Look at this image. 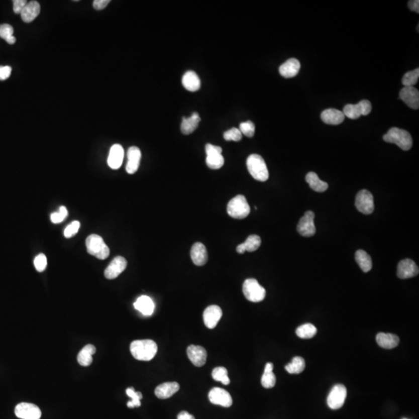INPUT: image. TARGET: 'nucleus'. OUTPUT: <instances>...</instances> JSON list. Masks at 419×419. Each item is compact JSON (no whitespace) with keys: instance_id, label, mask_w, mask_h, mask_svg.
Returning <instances> with one entry per match:
<instances>
[{"instance_id":"1","label":"nucleus","mask_w":419,"mask_h":419,"mask_svg":"<svg viewBox=\"0 0 419 419\" xmlns=\"http://www.w3.org/2000/svg\"><path fill=\"white\" fill-rule=\"evenodd\" d=\"M130 350L136 360L150 361L156 355L158 346L155 342L150 339L135 340L131 344Z\"/></svg>"},{"instance_id":"2","label":"nucleus","mask_w":419,"mask_h":419,"mask_svg":"<svg viewBox=\"0 0 419 419\" xmlns=\"http://www.w3.org/2000/svg\"><path fill=\"white\" fill-rule=\"evenodd\" d=\"M248 170L251 176L256 180L265 182L269 179V171L263 157L257 154H252L246 161Z\"/></svg>"},{"instance_id":"3","label":"nucleus","mask_w":419,"mask_h":419,"mask_svg":"<svg viewBox=\"0 0 419 419\" xmlns=\"http://www.w3.org/2000/svg\"><path fill=\"white\" fill-rule=\"evenodd\" d=\"M383 138L384 142L395 144L404 151L410 150L412 147V138L405 130L390 128Z\"/></svg>"},{"instance_id":"4","label":"nucleus","mask_w":419,"mask_h":419,"mask_svg":"<svg viewBox=\"0 0 419 419\" xmlns=\"http://www.w3.org/2000/svg\"><path fill=\"white\" fill-rule=\"evenodd\" d=\"M250 206L243 195H238L231 199L227 206L229 216L235 219H244L250 214Z\"/></svg>"},{"instance_id":"5","label":"nucleus","mask_w":419,"mask_h":419,"mask_svg":"<svg viewBox=\"0 0 419 419\" xmlns=\"http://www.w3.org/2000/svg\"><path fill=\"white\" fill-rule=\"evenodd\" d=\"M87 252L89 255L95 256L97 259L103 260L110 255V249L103 239L99 235H91L85 241Z\"/></svg>"},{"instance_id":"6","label":"nucleus","mask_w":419,"mask_h":419,"mask_svg":"<svg viewBox=\"0 0 419 419\" xmlns=\"http://www.w3.org/2000/svg\"><path fill=\"white\" fill-rule=\"evenodd\" d=\"M242 290L246 298L251 302L258 303L263 301L266 297L265 288L261 286L256 279H246L244 282Z\"/></svg>"},{"instance_id":"7","label":"nucleus","mask_w":419,"mask_h":419,"mask_svg":"<svg viewBox=\"0 0 419 419\" xmlns=\"http://www.w3.org/2000/svg\"><path fill=\"white\" fill-rule=\"evenodd\" d=\"M205 149L206 154V162L208 167L212 169H221L225 163V159L222 154V148L212 144H206Z\"/></svg>"},{"instance_id":"8","label":"nucleus","mask_w":419,"mask_h":419,"mask_svg":"<svg viewBox=\"0 0 419 419\" xmlns=\"http://www.w3.org/2000/svg\"><path fill=\"white\" fill-rule=\"evenodd\" d=\"M372 106L370 101H360L357 104H348L343 109V114L345 117L350 118V119H357L360 116H366L371 112Z\"/></svg>"},{"instance_id":"9","label":"nucleus","mask_w":419,"mask_h":419,"mask_svg":"<svg viewBox=\"0 0 419 419\" xmlns=\"http://www.w3.org/2000/svg\"><path fill=\"white\" fill-rule=\"evenodd\" d=\"M346 396H347V390L344 385L337 384L334 386L328 396V405L333 410L341 408L344 404Z\"/></svg>"},{"instance_id":"10","label":"nucleus","mask_w":419,"mask_h":419,"mask_svg":"<svg viewBox=\"0 0 419 419\" xmlns=\"http://www.w3.org/2000/svg\"><path fill=\"white\" fill-rule=\"evenodd\" d=\"M355 205L358 211L363 215H370L374 211L373 195L366 189L360 190L356 195Z\"/></svg>"},{"instance_id":"11","label":"nucleus","mask_w":419,"mask_h":419,"mask_svg":"<svg viewBox=\"0 0 419 419\" xmlns=\"http://www.w3.org/2000/svg\"><path fill=\"white\" fill-rule=\"evenodd\" d=\"M16 416L21 419H40L41 417V409L31 403L22 402L15 407Z\"/></svg>"},{"instance_id":"12","label":"nucleus","mask_w":419,"mask_h":419,"mask_svg":"<svg viewBox=\"0 0 419 419\" xmlns=\"http://www.w3.org/2000/svg\"><path fill=\"white\" fill-rule=\"evenodd\" d=\"M315 214L313 212H306L300 218V222L297 225V232L303 237H311L316 232V225L313 222Z\"/></svg>"},{"instance_id":"13","label":"nucleus","mask_w":419,"mask_h":419,"mask_svg":"<svg viewBox=\"0 0 419 419\" xmlns=\"http://www.w3.org/2000/svg\"><path fill=\"white\" fill-rule=\"evenodd\" d=\"M209 400L212 404L221 405L222 407H229L232 404V398L231 394L227 390L220 387H215L210 390L208 394Z\"/></svg>"},{"instance_id":"14","label":"nucleus","mask_w":419,"mask_h":419,"mask_svg":"<svg viewBox=\"0 0 419 419\" xmlns=\"http://www.w3.org/2000/svg\"><path fill=\"white\" fill-rule=\"evenodd\" d=\"M128 262L122 256H117L111 261L109 266L104 272L105 277L108 279H116L120 274L123 273L126 269Z\"/></svg>"},{"instance_id":"15","label":"nucleus","mask_w":419,"mask_h":419,"mask_svg":"<svg viewBox=\"0 0 419 419\" xmlns=\"http://www.w3.org/2000/svg\"><path fill=\"white\" fill-rule=\"evenodd\" d=\"M418 267L414 261L406 259L400 261L397 266V275L400 279H405L414 277L418 274Z\"/></svg>"},{"instance_id":"16","label":"nucleus","mask_w":419,"mask_h":419,"mask_svg":"<svg viewBox=\"0 0 419 419\" xmlns=\"http://www.w3.org/2000/svg\"><path fill=\"white\" fill-rule=\"evenodd\" d=\"M222 310L219 306L217 305H211L205 309L203 312V322L205 326L210 329H213L216 327L218 322L222 319Z\"/></svg>"},{"instance_id":"17","label":"nucleus","mask_w":419,"mask_h":419,"mask_svg":"<svg viewBox=\"0 0 419 419\" xmlns=\"http://www.w3.org/2000/svg\"><path fill=\"white\" fill-rule=\"evenodd\" d=\"M400 99H402L411 109H418L419 92L414 86L404 87L400 90Z\"/></svg>"},{"instance_id":"18","label":"nucleus","mask_w":419,"mask_h":419,"mask_svg":"<svg viewBox=\"0 0 419 419\" xmlns=\"http://www.w3.org/2000/svg\"><path fill=\"white\" fill-rule=\"evenodd\" d=\"M187 356L191 363L194 366L200 367L206 363L207 354L204 348L191 345L187 348Z\"/></svg>"},{"instance_id":"19","label":"nucleus","mask_w":419,"mask_h":419,"mask_svg":"<svg viewBox=\"0 0 419 419\" xmlns=\"http://www.w3.org/2000/svg\"><path fill=\"white\" fill-rule=\"evenodd\" d=\"M124 156H125V150H124L123 147L118 144L113 145L110 150L108 159V163L110 167L113 169H119L123 163Z\"/></svg>"},{"instance_id":"20","label":"nucleus","mask_w":419,"mask_h":419,"mask_svg":"<svg viewBox=\"0 0 419 419\" xmlns=\"http://www.w3.org/2000/svg\"><path fill=\"white\" fill-rule=\"evenodd\" d=\"M190 256L193 263L196 266H202L206 264L207 262L208 255L204 245L200 242L195 243L191 249Z\"/></svg>"},{"instance_id":"21","label":"nucleus","mask_w":419,"mask_h":419,"mask_svg":"<svg viewBox=\"0 0 419 419\" xmlns=\"http://www.w3.org/2000/svg\"><path fill=\"white\" fill-rule=\"evenodd\" d=\"M142 158V152L136 146H132L128 151V162L126 171L128 173L134 174L139 168L140 161Z\"/></svg>"},{"instance_id":"22","label":"nucleus","mask_w":419,"mask_h":419,"mask_svg":"<svg viewBox=\"0 0 419 419\" xmlns=\"http://www.w3.org/2000/svg\"><path fill=\"white\" fill-rule=\"evenodd\" d=\"M300 63L296 58H290L279 68V74L284 78H290L296 76L300 71Z\"/></svg>"},{"instance_id":"23","label":"nucleus","mask_w":419,"mask_h":419,"mask_svg":"<svg viewBox=\"0 0 419 419\" xmlns=\"http://www.w3.org/2000/svg\"><path fill=\"white\" fill-rule=\"evenodd\" d=\"M179 390V383L176 382H167L158 386L155 388V394L159 399H167Z\"/></svg>"},{"instance_id":"24","label":"nucleus","mask_w":419,"mask_h":419,"mask_svg":"<svg viewBox=\"0 0 419 419\" xmlns=\"http://www.w3.org/2000/svg\"><path fill=\"white\" fill-rule=\"evenodd\" d=\"M134 307L136 310L145 316H152L155 310V303L149 296L142 295L137 299L134 303Z\"/></svg>"},{"instance_id":"25","label":"nucleus","mask_w":419,"mask_h":419,"mask_svg":"<svg viewBox=\"0 0 419 419\" xmlns=\"http://www.w3.org/2000/svg\"><path fill=\"white\" fill-rule=\"evenodd\" d=\"M41 13V5L38 1H31L24 7L21 12V18L24 22L31 23L36 19Z\"/></svg>"},{"instance_id":"26","label":"nucleus","mask_w":419,"mask_h":419,"mask_svg":"<svg viewBox=\"0 0 419 419\" xmlns=\"http://www.w3.org/2000/svg\"><path fill=\"white\" fill-rule=\"evenodd\" d=\"M321 118L322 121L327 125H337L343 123L345 120V115L343 112L339 110L327 109L322 113Z\"/></svg>"},{"instance_id":"27","label":"nucleus","mask_w":419,"mask_h":419,"mask_svg":"<svg viewBox=\"0 0 419 419\" xmlns=\"http://www.w3.org/2000/svg\"><path fill=\"white\" fill-rule=\"evenodd\" d=\"M182 85L185 89L190 92H196L200 88V79L196 72L193 71H188L182 76Z\"/></svg>"},{"instance_id":"28","label":"nucleus","mask_w":419,"mask_h":419,"mask_svg":"<svg viewBox=\"0 0 419 419\" xmlns=\"http://www.w3.org/2000/svg\"><path fill=\"white\" fill-rule=\"evenodd\" d=\"M376 340L377 344L383 349H394L399 344V338L395 335L390 333H378Z\"/></svg>"},{"instance_id":"29","label":"nucleus","mask_w":419,"mask_h":419,"mask_svg":"<svg viewBox=\"0 0 419 419\" xmlns=\"http://www.w3.org/2000/svg\"><path fill=\"white\" fill-rule=\"evenodd\" d=\"M200 118L197 113H193L189 118H182L181 124V132L183 135L193 133L199 125Z\"/></svg>"},{"instance_id":"30","label":"nucleus","mask_w":419,"mask_h":419,"mask_svg":"<svg viewBox=\"0 0 419 419\" xmlns=\"http://www.w3.org/2000/svg\"><path fill=\"white\" fill-rule=\"evenodd\" d=\"M306 181L313 190L319 193H323L329 188V184L327 182L321 180L316 172H308L306 176Z\"/></svg>"},{"instance_id":"31","label":"nucleus","mask_w":419,"mask_h":419,"mask_svg":"<svg viewBox=\"0 0 419 419\" xmlns=\"http://www.w3.org/2000/svg\"><path fill=\"white\" fill-rule=\"evenodd\" d=\"M96 349L92 345H86L77 356L78 363L82 366H88L92 363V355L95 354Z\"/></svg>"},{"instance_id":"32","label":"nucleus","mask_w":419,"mask_h":419,"mask_svg":"<svg viewBox=\"0 0 419 419\" xmlns=\"http://www.w3.org/2000/svg\"><path fill=\"white\" fill-rule=\"evenodd\" d=\"M273 364L272 363H267L265 366L264 373H263L261 383L265 388H272L276 384V376L273 372Z\"/></svg>"},{"instance_id":"33","label":"nucleus","mask_w":419,"mask_h":419,"mask_svg":"<svg viewBox=\"0 0 419 419\" xmlns=\"http://www.w3.org/2000/svg\"><path fill=\"white\" fill-rule=\"evenodd\" d=\"M355 259H356V263L364 273H368L370 271L373 263H372L371 258L367 252L363 250L356 251Z\"/></svg>"},{"instance_id":"34","label":"nucleus","mask_w":419,"mask_h":419,"mask_svg":"<svg viewBox=\"0 0 419 419\" xmlns=\"http://www.w3.org/2000/svg\"><path fill=\"white\" fill-rule=\"evenodd\" d=\"M286 371L291 374H298L305 369V361L303 358L296 356L292 360L291 363L285 366Z\"/></svg>"},{"instance_id":"35","label":"nucleus","mask_w":419,"mask_h":419,"mask_svg":"<svg viewBox=\"0 0 419 419\" xmlns=\"http://www.w3.org/2000/svg\"><path fill=\"white\" fill-rule=\"evenodd\" d=\"M317 332L316 326L312 324H304L296 329V334L301 339H311L317 334Z\"/></svg>"},{"instance_id":"36","label":"nucleus","mask_w":419,"mask_h":419,"mask_svg":"<svg viewBox=\"0 0 419 419\" xmlns=\"http://www.w3.org/2000/svg\"><path fill=\"white\" fill-rule=\"evenodd\" d=\"M262 240L259 235H249L246 242L242 243L246 252H252L257 250L260 247Z\"/></svg>"},{"instance_id":"37","label":"nucleus","mask_w":419,"mask_h":419,"mask_svg":"<svg viewBox=\"0 0 419 419\" xmlns=\"http://www.w3.org/2000/svg\"><path fill=\"white\" fill-rule=\"evenodd\" d=\"M212 377L214 380L221 382L225 385H228L230 383V379L228 376V370L223 366H218L214 369L212 371Z\"/></svg>"},{"instance_id":"38","label":"nucleus","mask_w":419,"mask_h":419,"mask_svg":"<svg viewBox=\"0 0 419 419\" xmlns=\"http://www.w3.org/2000/svg\"><path fill=\"white\" fill-rule=\"evenodd\" d=\"M126 394L128 397L132 398V400L128 401L127 404L128 407L133 408L141 406V400L142 399V394L141 392H136L133 387H129L126 390Z\"/></svg>"},{"instance_id":"39","label":"nucleus","mask_w":419,"mask_h":419,"mask_svg":"<svg viewBox=\"0 0 419 419\" xmlns=\"http://www.w3.org/2000/svg\"><path fill=\"white\" fill-rule=\"evenodd\" d=\"M419 78V68L407 72L403 76L402 83L404 87L414 86L417 82Z\"/></svg>"},{"instance_id":"40","label":"nucleus","mask_w":419,"mask_h":419,"mask_svg":"<svg viewBox=\"0 0 419 419\" xmlns=\"http://www.w3.org/2000/svg\"><path fill=\"white\" fill-rule=\"evenodd\" d=\"M239 130H240L241 133L242 135H246V137H249V138H252V137L254 136L256 127L252 121H248L240 124Z\"/></svg>"},{"instance_id":"41","label":"nucleus","mask_w":419,"mask_h":419,"mask_svg":"<svg viewBox=\"0 0 419 419\" xmlns=\"http://www.w3.org/2000/svg\"><path fill=\"white\" fill-rule=\"evenodd\" d=\"M224 138L226 141H233V142H239L242 138V134L241 133L239 128H232L229 131L224 133Z\"/></svg>"},{"instance_id":"42","label":"nucleus","mask_w":419,"mask_h":419,"mask_svg":"<svg viewBox=\"0 0 419 419\" xmlns=\"http://www.w3.org/2000/svg\"><path fill=\"white\" fill-rule=\"evenodd\" d=\"M68 217V211L65 206H60L58 212L52 214L51 215V220L52 223L59 224L63 222L65 218Z\"/></svg>"},{"instance_id":"43","label":"nucleus","mask_w":419,"mask_h":419,"mask_svg":"<svg viewBox=\"0 0 419 419\" xmlns=\"http://www.w3.org/2000/svg\"><path fill=\"white\" fill-rule=\"evenodd\" d=\"M79 228H80V223L78 221H75V222L70 224L69 225L67 226L66 229H65V232H64L65 237L67 239L73 237L74 235H76L77 232L79 230Z\"/></svg>"},{"instance_id":"44","label":"nucleus","mask_w":419,"mask_h":419,"mask_svg":"<svg viewBox=\"0 0 419 419\" xmlns=\"http://www.w3.org/2000/svg\"><path fill=\"white\" fill-rule=\"evenodd\" d=\"M34 264L38 272H43L46 269L47 265H48V261H47V257L45 254L38 255L36 258L34 259Z\"/></svg>"},{"instance_id":"45","label":"nucleus","mask_w":419,"mask_h":419,"mask_svg":"<svg viewBox=\"0 0 419 419\" xmlns=\"http://www.w3.org/2000/svg\"><path fill=\"white\" fill-rule=\"evenodd\" d=\"M14 36V28L10 24H1L0 25V38L8 39L10 37Z\"/></svg>"},{"instance_id":"46","label":"nucleus","mask_w":419,"mask_h":419,"mask_svg":"<svg viewBox=\"0 0 419 419\" xmlns=\"http://www.w3.org/2000/svg\"><path fill=\"white\" fill-rule=\"evenodd\" d=\"M13 3H14V13L17 14H21L24 7L28 4L26 0H14Z\"/></svg>"},{"instance_id":"47","label":"nucleus","mask_w":419,"mask_h":419,"mask_svg":"<svg viewBox=\"0 0 419 419\" xmlns=\"http://www.w3.org/2000/svg\"><path fill=\"white\" fill-rule=\"evenodd\" d=\"M12 72V68L9 65L6 66H0V80H6L10 78Z\"/></svg>"},{"instance_id":"48","label":"nucleus","mask_w":419,"mask_h":419,"mask_svg":"<svg viewBox=\"0 0 419 419\" xmlns=\"http://www.w3.org/2000/svg\"><path fill=\"white\" fill-rule=\"evenodd\" d=\"M110 3V0H95L93 1V7L96 11H101L106 8Z\"/></svg>"},{"instance_id":"49","label":"nucleus","mask_w":419,"mask_h":419,"mask_svg":"<svg viewBox=\"0 0 419 419\" xmlns=\"http://www.w3.org/2000/svg\"><path fill=\"white\" fill-rule=\"evenodd\" d=\"M408 8L411 10V11H414V12L417 13L418 14L419 13V1L418 0H411V1H409L408 4Z\"/></svg>"},{"instance_id":"50","label":"nucleus","mask_w":419,"mask_h":419,"mask_svg":"<svg viewBox=\"0 0 419 419\" xmlns=\"http://www.w3.org/2000/svg\"><path fill=\"white\" fill-rule=\"evenodd\" d=\"M177 419H195L192 414H189L187 411H181L178 414Z\"/></svg>"},{"instance_id":"51","label":"nucleus","mask_w":419,"mask_h":419,"mask_svg":"<svg viewBox=\"0 0 419 419\" xmlns=\"http://www.w3.org/2000/svg\"><path fill=\"white\" fill-rule=\"evenodd\" d=\"M6 41H7V42L8 43V44H10V45H14V44H15L17 40H16L15 37L11 36L8 39L6 40Z\"/></svg>"}]
</instances>
